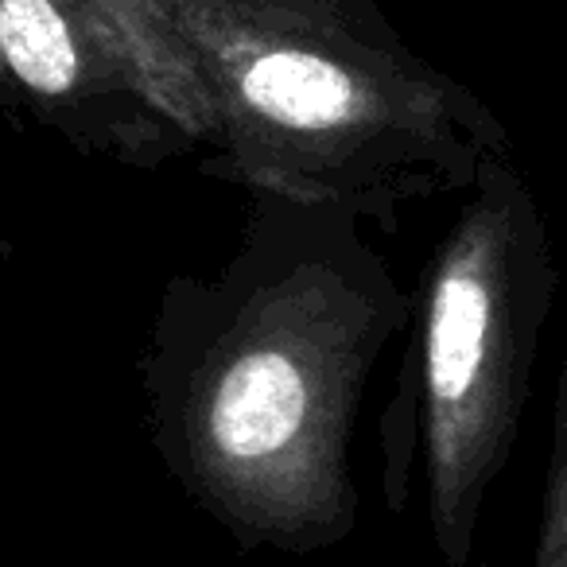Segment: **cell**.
I'll list each match as a JSON object with an SVG mask.
<instances>
[{
  "instance_id": "3",
  "label": "cell",
  "mask_w": 567,
  "mask_h": 567,
  "mask_svg": "<svg viewBox=\"0 0 567 567\" xmlns=\"http://www.w3.org/2000/svg\"><path fill=\"white\" fill-rule=\"evenodd\" d=\"M556 296L559 265L533 183L513 156L489 159L420 276L409 354L381 420L385 505L409 509L420 447L432 548L447 567L474 559Z\"/></svg>"
},
{
  "instance_id": "6",
  "label": "cell",
  "mask_w": 567,
  "mask_h": 567,
  "mask_svg": "<svg viewBox=\"0 0 567 567\" xmlns=\"http://www.w3.org/2000/svg\"><path fill=\"white\" fill-rule=\"evenodd\" d=\"M533 567H567V354L564 365H559L556 401H551V440L548 466H544Z\"/></svg>"
},
{
  "instance_id": "1",
  "label": "cell",
  "mask_w": 567,
  "mask_h": 567,
  "mask_svg": "<svg viewBox=\"0 0 567 567\" xmlns=\"http://www.w3.org/2000/svg\"><path fill=\"white\" fill-rule=\"evenodd\" d=\"M210 276L164 284L141 354L148 443L241 551L316 556L358 528L354 424L373 370L412 331L354 210L252 187Z\"/></svg>"
},
{
  "instance_id": "5",
  "label": "cell",
  "mask_w": 567,
  "mask_h": 567,
  "mask_svg": "<svg viewBox=\"0 0 567 567\" xmlns=\"http://www.w3.org/2000/svg\"><path fill=\"white\" fill-rule=\"evenodd\" d=\"M257 12H268L288 24L311 28V32L339 35V40H358L365 48L396 51L409 55V40L393 28V20L381 12L378 0H245Z\"/></svg>"
},
{
  "instance_id": "2",
  "label": "cell",
  "mask_w": 567,
  "mask_h": 567,
  "mask_svg": "<svg viewBox=\"0 0 567 567\" xmlns=\"http://www.w3.org/2000/svg\"><path fill=\"white\" fill-rule=\"evenodd\" d=\"M214 102L195 167L241 190L354 210L396 234L404 210L471 195L513 141L497 113L416 51L311 32L245 0H172Z\"/></svg>"
},
{
  "instance_id": "4",
  "label": "cell",
  "mask_w": 567,
  "mask_h": 567,
  "mask_svg": "<svg viewBox=\"0 0 567 567\" xmlns=\"http://www.w3.org/2000/svg\"><path fill=\"white\" fill-rule=\"evenodd\" d=\"M0 59L12 102L86 156L164 167L218 133L172 0H0Z\"/></svg>"
}]
</instances>
